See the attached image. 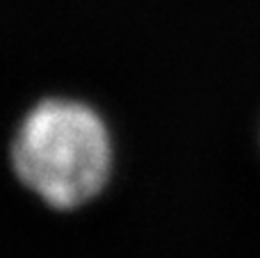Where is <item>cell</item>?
I'll use <instances>...</instances> for the list:
<instances>
[{"label": "cell", "mask_w": 260, "mask_h": 258, "mask_svg": "<svg viewBox=\"0 0 260 258\" xmlns=\"http://www.w3.org/2000/svg\"><path fill=\"white\" fill-rule=\"evenodd\" d=\"M114 160V137L105 117L71 96H44L32 103L9 142L16 181L59 213L99 199L112 181Z\"/></svg>", "instance_id": "cell-1"}]
</instances>
